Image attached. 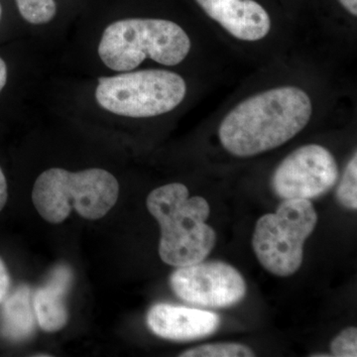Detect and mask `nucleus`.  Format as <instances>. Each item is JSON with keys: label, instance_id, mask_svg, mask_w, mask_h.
<instances>
[{"label": "nucleus", "instance_id": "f257e3e1", "mask_svg": "<svg viewBox=\"0 0 357 357\" xmlns=\"http://www.w3.org/2000/svg\"><path fill=\"white\" fill-rule=\"evenodd\" d=\"M314 114L309 93L283 84L244 98L220 121L218 138L229 154L249 158L286 144L306 128Z\"/></svg>", "mask_w": 357, "mask_h": 357}, {"label": "nucleus", "instance_id": "f03ea898", "mask_svg": "<svg viewBox=\"0 0 357 357\" xmlns=\"http://www.w3.org/2000/svg\"><path fill=\"white\" fill-rule=\"evenodd\" d=\"M146 206L161 229L159 255L175 267L204 261L215 248L217 234L206 222L211 208L203 197L190 198L180 183L164 185L150 192Z\"/></svg>", "mask_w": 357, "mask_h": 357}, {"label": "nucleus", "instance_id": "7ed1b4c3", "mask_svg": "<svg viewBox=\"0 0 357 357\" xmlns=\"http://www.w3.org/2000/svg\"><path fill=\"white\" fill-rule=\"evenodd\" d=\"M191 48L189 35L173 21L129 18L116 21L105 30L98 55L110 70L129 72L147 59L164 66H177Z\"/></svg>", "mask_w": 357, "mask_h": 357}, {"label": "nucleus", "instance_id": "20e7f679", "mask_svg": "<svg viewBox=\"0 0 357 357\" xmlns=\"http://www.w3.org/2000/svg\"><path fill=\"white\" fill-rule=\"evenodd\" d=\"M119 195V182L103 169L73 173L52 168L37 178L32 201L46 222L58 225L67 220L73 208L86 220L102 218L114 208Z\"/></svg>", "mask_w": 357, "mask_h": 357}, {"label": "nucleus", "instance_id": "39448f33", "mask_svg": "<svg viewBox=\"0 0 357 357\" xmlns=\"http://www.w3.org/2000/svg\"><path fill=\"white\" fill-rule=\"evenodd\" d=\"M184 77L162 69L136 70L98 79L96 102L112 114L146 119L177 109L187 96Z\"/></svg>", "mask_w": 357, "mask_h": 357}, {"label": "nucleus", "instance_id": "423d86ee", "mask_svg": "<svg viewBox=\"0 0 357 357\" xmlns=\"http://www.w3.org/2000/svg\"><path fill=\"white\" fill-rule=\"evenodd\" d=\"M318 222L307 199H284L276 213H266L256 222L252 248L258 261L270 273L288 277L300 269L304 244Z\"/></svg>", "mask_w": 357, "mask_h": 357}, {"label": "nucleus", "instance_id": "0eeeda50", "mask_svg": "<svg viewBox=\"0 0 357 357\" xmlns=\"http://www.w3.org/2000/svg\"><path fill=\"white\" fill-rule=\"evenodd\" d=\"M340 178L337 160L319 144L303 145L282 160L271 178L282 199H314L332 190Z\"/></svg>", "mask_w": 357, "mask_h": 357}, {"label": "nucleus", "instance_id": "6e6552de", "mask_svg": "<svg viewBox=\"0 0 357 357\" xmlns=\"http://www.w3.org/2000/svg\"><path fill=\"white\" fill-rule=\"evenodd\" d=\"M170 286L181 300L189 304L217 309L238 304L248 289L243 275L222 261L178 267L171 275Z\"/></svg>", "mask_w": 357, "mask_h": 357}, {"label": "nucleus", "instance_id": "1a4fd4ad", "mask_svg": "<svg viewBox=\"0 0 357 357\" xmlns=\"http://www.w3.org/2000/svg\"><path fill=\"white\" fill-rule=\"evenodd\" d=\"M196 2L211 20L238 41H262L271 32V17L256 0H196Z\"/></svg>", "mask_w": 357, "mask_h": 357}, {"label": "nucleus", "instance_id": "9d476101", "mask_svg": "<svg viewBox=\"0 0 357 357\" xmlns=\"http://www.w3.org/2000/svg\"><path fill=\"white\" fill-rule=\"evenodd\" d=\"M146 321L155 335L176 342L208 337L220 326L215 312L166 303L154 305L148 312Z\"/></svg>", "mask_w": 357, "mask_h": 357}, {"label": "nucleus", "instance_id": "9b49d317", "mask_svg": "<svg viewBox=\"0 0 357 357\" xmlns=\"http://www.w3.org/2000/svg\"><path fill=\"white\" fill-rule=\"evenodd\" d=\"M72 282V269L68 265H59L52 271L47 283L33 295L35 317L45 332H58L67 324L66 297Z\"/></svg>", "mask_w": 357, "mask_h": 357}, {"label": "nucleus", "instance_id": "f8f14e48", "mask_svg": "<svg viewBox=\"0 0 357 357\" xmlns=\"http://www.w3.org/2000/svg\"><path fill=\"white\" fill-rule=\"evenodd\" d=\"M32 298V290L28 285H20L10 295L7 294L0 310L2 337L17 342L31 337L37 321Z\"/></svg>", "mask_w": 357, "mask_h": 357}, {"label": "nucleus", "instance_id": "ddd939ff", "mask_svg": "<svg viewBox=\"0 0 357 357\" xmlns=\"http://www.w3.org/2000/svg\"><path fill=\"white\" fill-rule=\"evenodd\" d=\"M181 357H249L255 356L246 345L234 342H220L194 347L183 352Z\"/></svg>", "mask_w": 357, "mask_h": 357}, {"label": "nucleus", "instance_id": "4468645a", "mask_svg": "<svg viewBox=\"0 0 357 357\" xmlns=\"http://www.w3.org/2000/svg\"><path fill=\"white\" fill-rule=\"evenodd\" d=\"M23 18L31 24L50 22L57 13L55 0H15Z\"/></svg>", "mask_w": 357, "mask_h": 357}, {"label": "nucleus", "instance_id": "2eb2a0df", "mask_svg": "<svg viewBox=\"0 0 357 357\" xmlns=\"http://www.w3.org/2000/svg\"><path fill=\"white\" fill-rule=\"evenodd\" d=\"M337 197L338 202L349 210L357 208V154L354 152L345 167L344 172L338 184Z\"/></svg>", "mask_w": 357, "mask_h": 357}, {"label": "nucleus", "instance_id": "dca6fc26", "mask_svg": "<svg viewBox=\"0 0 357 357\" xmlns=\"http://www.w3.org/2000/svg\"><path fill=\"white\" fill-rule=\"evenodd\" d=\"M331 351L333 356H357V330L356 328H345L331 344Z\"/></svg>", "mask_w": 357, "mask_h": 357}, {"label": "nucleus", "instance_id": "f3484780", "mask_svg": "<svg viewBox=\"0 0 357 357\" xmlns=\"http://www.w3.org/2000/svg\"><path fill=\"white\" fill-rule=\"evenodd\" d=\"M10 287V277L3 260L0 258V303L4 300Z\"/></svg>", "mask_w": 357, "mask_h": 357}, {"label": "nucleus", "instance_id": "a211bd4d", "mask_svg": "<svg viewBox=\"0 0 357 357\" xmlns=\"http://www.w3.org/2000/svg\"><path fill=\"white\" fill-rule=\"evenodd\" d=\"M7 198H8V191H7V182L3 171L0 168V211L6 206Z\"/></svg>", "mask_w": 357, "mask_h": 357}, {"label": "nucleus", "instance_id": "6ab92c4d", "mask_svg": "<svg viewBox=\"0 0 357 357\" xmlns=\"http://www.w3.org/2000/svg\"><path fill=\"white\" fill-rule=\"evenodd\" d=\"M340 6L344 7L351 16H357V0H337Z\"/></svg>", "mask_w": 357, "mask_h": 357}, {"label": "nucleus", "instance_id": "aec40b11", "mask_svg": "<svg viewBox=\"0 0 357 357\" xmlns=\"http://www.w3.org/2000/svg\"><path fill=\"white\" fill-rule=\"evenodd\" d=\"M7 82V67L3 59L0 57V93L6 86Z\"/></svg>", "mask_w": 357, "mask_h": 357}, {"label": "nucleus", "instance_id": "412c9836", "mask_svg": "<svg viewBox=\"0 0 357 357\" xmlns=\"http://www.w3.org/2000/svg\"><path fill=\"white\" fill-rule=\"evenodd\" d=\"M1 13H2L1 6H0V18H1Z\"/></svg>", "mask_w": 357, "mask_h": 357}]
</instances>
